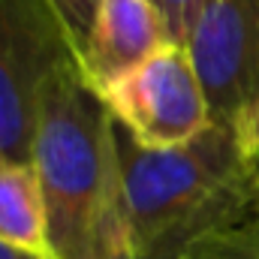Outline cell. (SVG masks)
<instances>
[{
  "label": "cell",
  "mask_w": 259,
  "mask_h": 259,
  "mask_svg": "<svg viewBox=\"0 0 259 259\" xmlns=\"http://www.w3.org/2000/svg\"><path fill=\"white\" fill-rule=\"evenodd\" d=\"M115 154L139 259H175L205 229L259 208V157L235 124L211 121L175 148H145L115 124Z\"/></svg>",
  "instance_id": "6da1fadb"
},
{
  "label": "cell",
  "mask_w": 259,
  "mask_h": 259,
  "mask_svg": "<svg viewBox=\"0 0 259 259\" xmlns=\"http://www.w3.org/2000/svg\"><path fill=\"white\" fill-rule=\"evenodd\" d=\"M30 166L46 199L49 250L78 256L121 202L115 124L78 58L58 64L39 88Z\"/></svg>",
  "instance_id": "7a4b0ae2"
},
{
  "label": "cell",
  "mask_w": 259,
  "mask_h": 259,
  "mask_svg": "<svg viewBox=\"0 0 259 259\" xmlns=\"http://www.w3.org/2000/svg\"><path fill=\"white\" fill-rule=\"evenodd\" d=\"M115 124L145 148H175L211 127V103L187 46L169 42L100 91Z\"/></svg>",
  "instance_id": "3957f363"
},
{
  "label": "cell",
  "mask_w": 259,
  "mask_h": 259,
  "mask_svg": "<svg viewBox=\"0 0 259 259\" xmlns=\"http://www.w3.org/2000/svg\"><path fill=\"white\" fill-rule=\"evenodd\" d=\"M78 58L49 0H0V154L30 163L39 88Z\"/></svg>",
  "instance_id": "277c9868"
},
{
  "label": "cell",
  "mask_w": 259,
  "mask_h": 259,
  "mask_svg": "<svg viewBox=\"0 0 259 259\" xmlns=\"http://www.w3.org/2000/svg\"><path fill=\"white\" fill-rule=\"evenodd\" d=\"M211 118L235 124L259 97V0H211L187 39Z\"/></svg>",
  "instance_id": "5b68a950"
},
{
  "label": "cell",
  "mask_w": 259,
  "mask_h": 259,
  "mask_svg": "<svg viewBox=\"0 0 259 259\" xmlns=\"http://www.w3.org/2000/svg\"><path fill=\"white\" fill-rule=\"evenodd\" d=\"M169 42L172 27L154 0H100L78 64L97 91H106Z\"/></svg>",
  "instance_id": "8992f818"
},
{
  "label": "cell",
  "mask_w": 259,
  "mask_h": 259,
  "mask_svg": "<svg viewBox=\"0 0 259 259\" xmlns=\"http://www.w3.org/2000/svg\"><path fill=\"white\" fill-rule=\"evenodd\" d=\"M0 241L49 250V217L30 163L0 154Z\"/></svg>",
  "instance_id": "52a82bcc"
},
{
  "label": "cell",
  "mask_w": 259,
  "mask_h": 259,
  "mask_svg": "<svg viewBox=\"0 0 259 259\" xmlns=\"http://www.w3.org/2000/svg\"><path fill=\"white\" fill-rule=\"evenodd\" d=\"M175 259H259V208L205 229Z\"/></svg>",
  "instance_id": "ba28073f"
},
{
  "label": "cell",
  "mask_w": 259,
  "mask_h": 259,
  "mask_svg": "<svg viewBox=\"0 0 259 259\" xmlns=\"http://www.w3.org/2000/svg\"><path fill=\"white\" fill-rule=\"evenodd\" d=\"M72 259H139L133 235H130L127 211H124V199L109 211V217L100 223L97 235L91 238V244Z\"/></svg>",
  "instance_id": "9c48e42d"
},
{
  "label": "cell",
  "mask_w": 259,
  "mask_h": 259,
  "mask_svg": "<svg viewBox=\"0 0 259 259\" xmlns=\"http://www.w3.org/2000/svg\"><path fill=\"white\" fill-rule=\"evenodd\" d=\"M49 6L55 9L58 21L64 24L66 36H69V42L75 46V55H78L81 46L88 42V33H91L100 0H49Z\"/></svg>",
  "instance_id": "30bf717a"
},
{
  "label": "cell",
  "mask_w": 259,
  "mask_h": 259,
  "mask_svg": "<svg viewBox=\"0 0 259 259\" xmlns=\"http://www.w3.org/2000/svg\"><path fill=\"white\" fill-rule=\"evenodd\" d=\"M154 3L163 9L166 21H169V27H172V39H175L178 46H187V39H190V33H193L199 15L208 9L211 0H154Z\"/></svg>",
  "instance_id": "8fae6325"
},
{
  "label": "cell",
  "mask_w": 259,
  "mask_h": 259,
  "mask_svg": "<svg viewBox=\"0 0 259 259\" xmlns=\"http://www.w3.org/2000/svg\"><path fill=\"white\" fill-rule=\"evenodd\" d=\"M235 130H238V139H241L244 151L250 157H259V97L244 109V115L235 121Z\"/></svg>",
  "instance_id": "7c38bea8"
},
{
  "label": "cell",
  "mask_w": 259,
  "mask_h": 259,
  "mask_svg": "<svg viewBox=\"0 0 259 259\" xmlns=\"http://www.w3.org/2000/svg\"><path fill=\"white\" fill-rule=\"evenodd\" d=\"M0 259H58L52 250H39V247H21V244H9L0 241Z\"/></svg>",
  "instance_id": "4fadbf2b"
}]
</instances>
